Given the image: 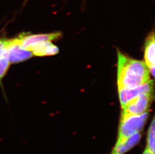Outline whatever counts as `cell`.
<instances>
[{"label": "cell", "mask_w": 155, "mask_h": 154, "mask_svg": "<svg viewBox=\"0 0 155 154\" xmlns=\"http://www.w3.org/2000/svg\"><path fill=\"white\" fill-rule=\"evenodd\" d=\"M149 69L145 62L130 58L118 52L119 89H131L150 81Z\"/></svg>", "instance_id": "cell-1"}, {"label": "cell", "mask_w": 155, "mask_h": 154, "mask_svg": "<svg viewBox=\"0 0 155 154\" xmlns=\"http://www.w3.org/2000/svg\"><path fill=\"white\" fill-rule=\"evenodd\" d=\"M148 112L138 115L121 116L116 143L124 142L143 131L148 118Z\"/></svg>", "instance_id": "cell-2"}, {"label": "cell", "mask_w": 155, "mask_h": 154, "mask_svg": "<svg viewBox=\"0 0 155 154\" xmlns=\"http://www.w3.org/2000/svg\"><path fill=\"white\" fill-rule=\"evenodd\" d=\"M6 51L10 64L25 61L33 57L31 51L22 46L20 40L18 38L7 40Z\"/></svg>", "instance_id": "cell-3"}, {"label": "cell", "mask_w": 155, "mask_h": 154, "mask_svg": "<svg viewBox=\"0 0 155 154\" xmlns=\"http://www.w3.org/2000/svg\"><path fill=\"white\" fill-rule=\"evenodd\" d=\"M152 99V93L142 94L132 99L124 107L121 116L140 115L147 112Z\"/></svg>", "instance_id": "cell-4"}, {"label": "cell", "mask_w": 155, "mask_h": 154, "mask_svg": "<svg viewBox=\"0 0 155 154\" xmlns=\"http://www.w3.org/2000/svg\"><path fill=\"white\" fill-rule=\"evenodd\" d=\"M153 88L152 81L131 89H119L120 104L123 108L131 100L142 94L152 93Z\"/></svg>", "instance_id": "cell-5"}, {"label": "cell", "mask_w": 155, "mask_h": 154, "mask_svg": "<svg viewBox=\"0 0 155 154\" xmlns=\"http://www.w3.org/2000/svg\"><path fill=\"white\" fill-rule=\"evenodd\" d=\"M60 32H54L52 33L40 34L35 35H22L19 37L22 46L29 50L31 47L40 42H51L61 36Z\"/></svg>", "instance_id": "cell-6"}, {"label": "cell", "mask_w": 155, "mask_h": 154, "mask_svg": "<svg viewBox=\"0 0 155 154\" xmlns=\"http://www.w3.org/2000/svg\"><path fill=\"white\" fill-rule=\"evenodd\" d=\"M142 138L140 133L135 134L124 142L116 143L110 154H125L140 142Z\"/></svg>", "instance_id": "cell-7"}, {"label": "cell", "mask_w": 155, "mask_h": 154, "mask_svg": "<svg viewBox=\"0 0 155 154\" xmlns=\"http://www.w3.org/2000/svg\"><path fill=\"white\" fill-rule=\"evenodd\" d=\"M29 51L36 56L54 55L59 52V49L51 42H40L35 44L30 48Z\"/></svg>", "instance_id": "cell-8"}, {"label": "cell", "mask_w": 155, "mask_h": 154, "mask_svg": "<svg viewBox=\"0 0 155 154\" xmlns=\"http://www.w3.org/2000/svg\"><path fill=\"white\" fill-rule=\"evenodd\" d=\"M145 59L146 64L149 69L155 67V34H150L147 39L145 47Z\"/></svg>", "instance_id": "cell-9"}, {"label": "cell", "mask_w": 155, "mask_h": 154, "mask_svg": "<svg viewBox=\"0 0 155 154\" xmlns=\"http://www.w3.org/2000/svg\"><path fill=\"white\" fill-rule=\"evenodd\" d=\"M155 118L150 125L149 128L147 132L146 139V149L153 154L155 153Z\"/></svg>", "instance_id": "cell-10"}, {"label": "cell", "mask_w": 155, "mask_h": 154, "mask_svg": "<svg viewBox=\"0 0 155 154\" xmlns=\"http://www.w3.org/2000/svg\"><path fill=\"white\" fill-rule=\"evenodd\" d=\"M10 65L7 52L5 50L1 58H0V82L4 77Z\"/></svg>", "instance_id": "cell-11"}, {"label": "cell", "mask_w": 155, "mask_h": 154, "mask_svg": "<svg viewBox=\"0 0 155 154\" xmlns=\"http://www.w3.org/2000/svg\"><path fill=\"white\" fill-rule=\"evenodd\" d=\"M7 40L4 39H0V58H1L6 49Z\"/></svg>", "instance_id": "cell-12"}, {"label": "cell", "mask_w": 155, "mask_h": 154, "mask_svg": "<svg viewBox=\"0 0 155 154\" xmlns=\"http://www.w3.org/2000/svg\"><path fill=\"white\" fill-rule=\"evenodd\" d=\"M142 154H153L152 153H150V152L148 151V150H146V149H145V150L143 151V152L142 153Z\"/></svg>", "instance_id": "cell-13"}]
</instances>
